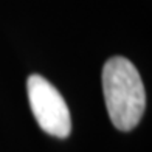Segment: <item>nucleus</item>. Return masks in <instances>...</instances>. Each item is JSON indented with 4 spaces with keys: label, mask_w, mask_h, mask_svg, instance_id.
I'll return each instance as SVG.
<instances>
[{
    "label": "nucleus",
    "mask_w": 152,
    "mask_h": 152,
    "mask_svg": "<svg viewBox=\"0 0 152 152\" xmlns=\"http://www.w3.org/2000/svg\"><path fill=\"white\" fill-rule=\"evenodd\" d=\"M102 92L113 126L129 132L146 109V90L137 67L124 56L110 58L102 67Z\"/></svg>",
    "instance_id": "f257e3e1"
},
{
    "label": "nucleus",
    "mask_w": 152,
    "mask_h": 152,
    "mask_svg": "<svg viewBox=\"0 0 152 152\" xmlns=\"http://www.w3.org/2000/svg\"><path fill=\"white\" fill-rule=\"evenodd\" d=\"M26 92L31 112L45 134L67 138L72 132V116L65 99L48 79L37 73L26 79Z\"/></svg>",
    "instance_id": "f03ea898"
}]
</instances>
